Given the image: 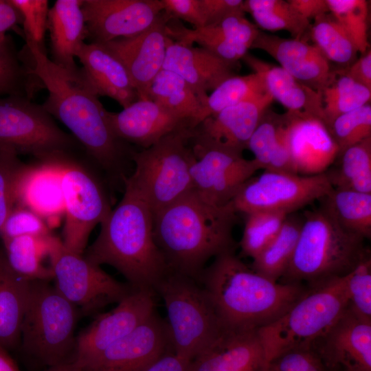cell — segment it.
<instances>
[{
    "label": "cell",
    "instance_id": "cell-1",
    "mask_svg": "<svg viewBox=\"0 0 371 371\" xmlns=\"http://www.w3.org/2000/svg\"><path fill=\"white\" fill-rule=\"evenodd\" d=\"M32 73L47 89L41 104L52 116L61 122L87 153L112 179L128 177L125 166L133 153L113 133L107 120V111L81 68L67 71L54 63L34 43L26 41Z\"/></svg>",
    "mask_w": 371,
    "mask_h": 371
},
{
    "label": "cell",
    "instance_id": "cell-2",
    "mask_svg": "<svg viewBox=\"0 0 371 371\" xmlns=\"http://www.w3.org/2000/svg\"><path fill=\"white\" fill-rule=\"evenodd\" d=\"M238 212L232 202L216 206L192 189L153 216V234L168 269L199 282L206 263L235 251Z\"/></svg>",
    "mask_w": 371,
    "mask_h": 371
},
{
    "label": "cell",
    "instance_id": "cell-3",
    "mask_svg": "<svg viewBox=\"0 0 371 371\" xmlns=\"http://www.w3.org/2000/svg\"><path fill=\"white\" fill-rule=\"evenodd\" d=\"M124 194L106 218L84 256L118 271L134 289H151L170 270L153 234V214L144 195L128 176Z\"/></svg>",
    "mask_w": 371,
    "mask_h": 371
},
{
    "label": "cell",
    "instance_id": "cell-4",
    "mask_svg": "<svg viewBox=\"0 0 371 371\" xmlns=\"http://www.w3.org/2000/svg\"><path fill=\"white\" fill-rule=\"evenodd\" d=\"M225 329L256 330L275 321L307 291L298 283L272 281L254 271L235 251L216 256L199 282Z\"/></svg>",
    "mask_w": 371,
    "mask_h": 371
},
{
    "label": "cell",
    "instance_id": "cell-5",
    "mask_svg": "<svg viewBox=\"0 0 371 371\" xmlns=\"http://www.w3.org/2000/svg\"><path fill=\"white\" fill-rule=\"evenodd\" d=\"M365 238L343 229L322 207L306 211L282 283L312 286L345 276L368 255Z\"/></svg>",
    "mask_w": 371,
    "mask_h": 371
},
{
    "label": "cell",
    "instance_id": "cell-6",
    "mask_svg": "<svg viewBox=\"0 0 371 371\" xmlns=\"http://www.w3.org/2000/svg\"><path fill=\"white\" fill-rule=\"evenodd\" d=\"M348 306L346 276L308 286L286 312L257 329L267 361L291 349L311 347Z\"/></svg>",
    "mask_w": 371,
    "mask_h": 371
},
{
    "label": "cell",
    "instance_id": "cell-7",
    "mask_svg": "<svg viewBox=\"0 0 371 371\" xmlns=\"http://www.w3.org/2000/svg\"><path fill=\"white\" fill-rule=\"evenodd\" d=\"M49 281H31L21 327L23 352L47 368L72 362L80 311Z\"/></svg>",
    "mask_w": 371,
    "mask_h": 371
},
{
    "label": "cell",
    "instance_id": "cell-8",
    "mask_svg": "<svg viewBox=\"0 0 371 371\" xmlns=\"http://www.w3.org/2000/svg\"><path fill=\"white\" fill-rule=\"evenodd\" d=\"M166 309V319L172 352L192 361L225 330L202 286L170 270L155 288Z\"/></svg>",
    "mask_w": 371,
    "mask_h": 371
},
{
    "label": "cell",
    "instance_id": "cell-9",
    "mask_svg": "<svg viewBox=\"0 0 371 371\" xmlns=\"http://www.w3.org/2000/svg\"><path fill=\"white\" fill-rule=\"evenodd\" d=\"M193 129L185 126L131 154L135 169L129 177L144 195L153 216L193 189Z\"/></svg>",
    "mask_w": 371,
    "mask_h": 371
},
{
    "label": "cell",
    "instance_id": "cell-10",
    "mask_svg": "<svg viewBox=\"0 0 371 371\" xmlns=\"http://www.w3.org/2000/svg\"><path fill=\"white\" fill-rule=\"evenodd\" d=\"M80 145L63 131L42 105L21 95L0 98V148L39 160L69 154Z\"/></svg>",
    "mask_w": 371,
    "mask_h": 371
},
{
    "label": "cell",
    "instance_id": "cell-11",
    "mask_svg": "<svg viewBox=\"0 0 371 371\" xmlns=\"http://www.w3.org/2000/svg\"><path fill=\"white\" fill-rule=\"evenodd\" d=\"M49 262L55 287L83 315H91L106 305L118 303L133 288L105 272L52 235Z\"/></svg>",
    "mask_w": 371,
    "mask_h": 371
},
{
    "label": "cell",
    "instance_id": "cell-12",
    "mask_svg": "<svg viewBox=\"0 0 371 371\" xmlns=\"http://www.w3.org/2000/svg\"><path fill=\"white\" fill-rule=\"evenodd\" d=\"M60 170L65 217L61 241L83 255L91 232L112 210L109 197L96 177L69 155L62 158Z\"/></svg>",
    "mask_w": 371,
    "mask_h": 371
},
{
    "label": "cell",
    "instance_id": "cell-13",
    "mask_svg": "<svg viewBox=\"0 0 371 371\" xmlns=\"http://www.w3.org/2000/svg\"><path fill=\"white\" fill-rule=\"evenodd\" d=\"M333 188L325 172L302 176L265 170L246 182L232 203L238 213L243 214L269 211L289 215L316 200H322Z\"/></svg>",
    "mask_w": 371,
    "mask_h": 371
},
{
    "label": "cell",
    "instance_id": "cell-14",
    "mask_svg": "<svg viewBox=\"0 0 371 371\" xmlns=\"http://www.w3.org/2000/svg\"><path fill=\"white\" fill-rule=\"evenodd\" d=\"M194 159L190 167L193 190L205 202L223 206L232 201L242 187L260 170L243 153L192 141Z\"/></svg>",
    "mask_w": 371,
    "mask_h": 371
},
{
    "label": "cell",
    "instance_id": "cell-15",
    "mask_svg": "<svg viewBox=\"0 0 371 371\" xmlns=\"http://www.w3.org/2000/svg\"><path fill=\"white\" fill-rule=\"evenodd\" d=\"M156 295L151 289H133L113 309L97 316L76 336L72 362L82 367L144 322L155 312Z\"/></svg>",
    "mask_w": 371,
    "mask_h": 371
},
{
    "label": "cell",
    "instance_id": "cell-16",
    "mask_svg": "<svg viewBox=\"0 0 371 371\" xmlns=\"http://www.w3.org/2000/svg\"><path fill=\"white\" fill-rule=\"evenodd\" d=\"M90 43L135 36L151 27L164 11L161 0H82Z\"/></svg>",
    "mask_w": 371,
    "mask_h": 371
},
{
    "label": "cell",
    "instance_id": "cell-17",
    "mask_svg": "<svg viewBox=\"0 0 371 371\" xmlns=\"http://www.w3.org/2000/svg\"><path fill=\"white\" fill-rule=\"evenodd\" d=\"M168 350L172 348L166 319L155 312L79 368L82 371H139Z\"/></svg>",
    "mask_w": 371,
    "mask_h": 371
},
{
    "label": "cell",
    "instance_id": "cell-18",
    "mask_svg": "<svg viewBox=\"0 0 371 371\" xmlns=\"http://www.w3.org/2000/svg\"><path fill=\"white\" fill-rule=\"evenodd\" d=\"M311 347L328 371H371V320L348 306Z\"/></svg>",
    "mask_w": 371,
    "mask_h": 371
},
{
    "label": "cell",
    "instance_id": "cell-19",
    "mask_svg": "<svg viewBox=\"0 0 371 371\" xmlns=\"http://www.w3.org/2000/svg\"><path fill=\"white\" fill-rule=\"evenodd\" d=\"M163 11L148 29L135 36L100 43L117 57L126 67L137 91L138 100L148 99L150 84L163 69L167 47V23Z\"/></svg>",
    "mask_w": 371,
    "mask_h": 371
},
{
    "label": "cell",
    "instance_id": "cell-20",
    "mask_svg": "<svg viewBox=\"0 0 371 371\" xmlns=\"http://www.w3.org/2000/svg\"><path fill=\"white\" fill-rule=\"evenodd\" d=\"M273 101L267 93L227 107L194 128L191 139L243 153Z\"/></svg>",
    "mask_w": 371,
    "mask_h": 371
},
{
    "label": "cell",
    "instance_id": "cell-21",
    "mask_svg": "<svg viewBox=\"0 0 371 371\" xmlns=\"http://www.w3.org/2000/svg\"><path fill=\"white\" fill-rule=\"evenodd\" d=\"M251 48L265 51L297 80L321 94L335 76L320 50L303 38H284L260 30Z\"/></svg>",
    "mask_w": 371,
    "mask_h": 371
},
{
    "label": "cell",
    "instance_id": "cell-22",
    "mask_svg": "<svg viewBox=\"0 0 371 371\" xmlns=\"http://www.w3.org/2000/svg\"><path fill=\"white\" fill-rule=\"evenodd\" d=\"M287 113L289 147L295 172L302 176L324 173L339 155L326 126L313 116Z\"/></svg>",
    "mask_w": 371,
    "mask_h": 371
},
{
    "label": "cell",
    "instance_id": "cell-23",
    "mask_svg": "<svg viewBox=\"0 0 371 371\" xmlns=\"http://www.w3.org/2000/svg\"><path fill=\"white\" fill-rule=\"evenodd\" d=\"M107 120L118 139L142 149L181 127L190 126V120L148 99L137 100L116 113L108 111Z\"/></svg>",
    "mask_w": 371,
    "mask_h": 371
},
{
    "label": "cell",
    "instance_id": "cell-24",
    "mask_svg": "<svg viewBox=\"0 0 371 371\" xmlns=\"http://www.w3.org/2000/svg\"><path fill=\"white\" fill-rule=\"evenodd\" d=\"M163 69L183 78L195 91L202 106L208 91L236 75L238 63L225 60L203 47H194L168 36Z\"/></svg>",
    "mask_w": 371,
    "mask_h": 371
},
{
    "label": "cell",
    "instance_id": "cell-25",
    "mask_svg": "<svg viewBox=\"0 0 371 371\" xmlns=\"http://www.w3.org/2000/svg\"><path fill=\"white\" fill-rule=\"evenodd\" d=\"M267 363L257 329H225L190 362L189 371H266Z\"/></svg>",
    "mask_w": 371,
    "mask_h": 371
},
{
    "label": "cell",
    "instance_id": "cell-26",
    "mask_svg": "<svg viewBox=\"0 0 371 371\" xmlns=\"http://www.w3.org/2000/svg\"><path fill=\"white\" fill-rule=\"evenodd\" d=\"M67 155L25 164L17 183L16 205L31 210L45 221L64 214L60 166Z\"/></svg>",
    "mask_w": 371,
    "mask_h": 371
},
{
    "label": "cell",
    "instance_id": "cell-27",
    "mask_svg": "<svg viewBox=\"0 0 371 371\" xmlns=\"http://www.w3.org/2000/svg\"><path fill=\"white\" fill-rule=\"evenodd\" d=\"M86 78L98 95L115 100L124 109L138 100L137 91L120 60L102 44L84 43L76 53Z\"/></svg>",
    "mask_w": 371,
    "mask_h": 371
},
{
    "label": "cell",
    "instance_id": "cell-28",
    "mask_svg": "<svg viewBox=\"0 0 371 371\" xmlns=\"http://www.w3.org/2000/svg\"><path fill=\"white\" fill-rule=\"evenodd\" d=\"M242 60L258 74L273 100L287 112L308 115L323 121L322 94L297 80L282 67L270 64L247 53Z\"/></svg>",
    "mask_w": 371,
    "mask_h": 371
},
{
    "label": "cell",
    "instance_id": "cell-29",
    "mask_svg": "<svg viewBox=\"0 0 371 371\" xmlns=\"http://www.w3.org/2000/svg\"><path fill=\"white\" fill-rule=\"evenodd\" d=\"M82 4V0H57L48 13L52 61L69 71L80 69L74 58L87 36Z\"/></svg>",
    "mask_w": 371,
    "mask_h": 371
},
{
    "label": "cell",
    "instance_id": "cell-30",
    "mask_svg": "<svg viewBox=\"0 0 371 371\" xmlns=\"http://www.w3.org/2000/svg\"><path fill=\"white\" fill-rule=\"evenodd\" d=\"M288 122L287 112L280 114L268 108L264 113L247 148L261 169L296 174L289 147Z\"/></svg>",
    "mask_w": 371,
    "mask_h": 371
},
{
    "label": "cell",
    "instance_id": "cell-31",
    "mask_svg": "<svg viewBox=\"0 0 371 371\" xmlns=\"http://www.w3.org/2000/svg\"><path fill=\"white\" fill-rule=\"evenodd\" d=\"M30 283L12 269L0 247V346L8 351L20 344Z\"/></svg>",
    "mask_w": 371,
    "mask_h": 371
},
{
    "label": "cell",
    "instance_id": "cell-32",
    "mask_svg": "<svg viewBox=\"0 0 371 371\" xmlns=\"http://www.w3.org/2000/svg\"><path fill=\"white\" fill-rule=\"evenodd\" d=\"M52 236H21L2 240L3 250L12 269L30 281L53 280L49 264Z\"/></svg>",
    "mask_w": 371,
    "mask_h": 371
},
{
    "label": "cell",
    "instance_id": "cell-33",
    "mask_svg": "<svg viewBox=\"0 0 371 371\" xmlns=\"http://www.w3.org/2000/svg\"><path fill=\"white\" fill-rule=\"evenodd\" d=\"M322 207L345 230L365 239L371 237V193L333 188Z\"/></svg>",
    "mask_w": 371,
    "mask_h": 371
},
{
    "label": "cell",
    "instance_id": "cell-34",
    "mask_svg": "<svg viewBox=\"0 0 371 371\" xmlns=\"http://www.w3.org/2000/svg\"><path fill=\"white\" fill-rule=\"evenodd\" d=\"M148 99L190 120V126L201 109L190 85L177 74L164 69L152 81Z\"/></svg>",
    "mask_w": 371,
    "mask_h": 371
},
{
    "label": "cell",
    "instance_id": "cell-35",
    "mask_svg": "<svg viewBox=\"0 0 371 371\" xmlns=\"http://www.w3.org/2000/svg\"><path fill=\"white\" fill-rule=\"evenodd\" d=\"M302 221L290 214L275 238L253 259L251 268L268 279L278 282L291 260Z\"/></svg>",
    "mask_w": 371,
    "mask_h": 371
},
{
    "label": "cell",
    "instance_id": "cell-36",
    "mask_svg": "<svg viewBox=\"0 0 371 371\" xmlns=\"http://www.w3.org/2000/svg\"><path fill=\"white\" fill-rule=\"evenodd\" d=\"M340 165L326 171L333 188L371 193V137L346 149Z\"/></svg>",
    "mask_w": 371,
    "mask_h": 371
},
{
    "label": "cell",
    "instance_id": "cell-37",
    "mask_svg": "<svg viewBox=\"0 0 371 371\" xmlns=\"http://www.w3.org/2000/svg\"><path fill=\"white\" fill-rule=\"evenodd\" d=\"M267 93L262 78L256 73L231 76L218 85L202 104L191 127L195 128L208 117L245 100Z\"/></svg>",
    "mask_w": 371,
    "mask_h": 371
},
{
    "label": "cell",
    "instance_id": "cell-38",
    "mask_svg": "<svg viewBox=\"0 0 371 371\" xmlns=\"http://www.w3.org/2000/svg\"><path fill=\"white\" fill-rule=\"evenodd\" d=\"M243 10L258 26L270 31L285 30L295 38H303L310 28L309 20L284 0H245Z\"/></svg>",
    "mask_w": 371,
    "mask_h": 371
},
{
    "label": "cell",
    "instance_id": "cell-39",
    "mask_svg": "<svg viewBox=\"0 0 371 371\" xmlns=\"http://www.w3.org/2000/svg\"><path fill=\"white\" fill-rule=\"evenodd\" d=\"M309 30L314 45L328 61L347 67L357 59L353 41L331 13L314 19Z\"/></svg>",
    "mask_w": 371,
    "mask_h": 371
},
{
    "label": "cell",
    "instance_id": "cell-40",
    "mask_svg": "<svg viewBox=\"0 0 371 371\" xmlns=\"http://www.w3.org/2000/svg\"><path fill=\"white\" fill-rule=\"evenodd\" d=\"M333 81L322 92L323 122L328 129L339 116L370 101L371 90L335 70Z\"/></svg>",
    "mask_w": 371,
    "mask_h": 371
},
{
    "label": "cell",
    "instance_id": "cell-41",
    "mask_svg": "<svg viewBox=\"0 0 371 371\" xmlns=\"http://www.w3.org/2000/svg\"><path fill=\"white\" fill-rule=\"evenodd\" d=\"M32 77L36 78L32 69L21 60L11 38L1 36L0 98L21 95L30 98L34 88L30 85Z\"/></svg>",
    "mask_w": 371,
    "mask_h": 371
},
{
    "label": "cell",
    "instance_id": "cell-42",
    "mask_svg": "<svg viewBox=\"0 0 371 371\" xmlns=\"http://www.w3.org/2000/svg\"><path fill=\"white\" fill-rule=\"evenodd\" d=\"M287 216L284 213L269 211L245 214L239 243L241 254L252 259L256 258L275 238Z\"/></svg>",
    "mask_w": 371,
    "mask_h": 371
},
{
    "label": "cell",
    "instance_id": "cell-43",
    "mask_svg": "<svg viewBox=\"0 0 371 371\" xmlns=\"http://www.w3.org/2000/svg\"><path fill=\"white\" fill-rule=\"evenodd\" d=\"M329 12L344 27L361 54L370 49L368 5L365 0H326Z\"/></svg>",
    "mask_w": 371,
    "mask_h": 371
},
{
    "label": "cell",
    "instance_id": "cell-44",
    "mask_svg": "<svg viewBox=\"0 0 371 371\" xmlns=\"http://www.w3.org/2000/svg\"><path fill=\"white\" fill-rule=\"evenodd\" d=\"M328 131L338 146V156L348 148L370 137V104H366L337 117L329 126Z\"/></svg>",
    "mask_w": 371,
    "mask_h": 371
},
{
    "label": "cell",
    "instance_id": "cell-45",
    "mask_svg": "<svg viewBox=\"0 0 371 371\" xmlns=\"http://www.w3.org/2000/svg\"><path fill=\"white\" fill-rule=\"evenodd\" d=\"M25 166L14 150L0 148V230L16 205L17 183Z\"/></svg>",
    "mask_w": 371,
    "mask_h": 371
},
{
    "label": "cell",
    "instance_id": "cell-46",
    "mask_svg": "<svg viewBox=\"0 0 371 371\" xmlns=\"http://www.w3.org/2000/svg\"><path fill=\"white\" fill-rule=\"evenodd\" d=\"M348 307L359 317L371 320V257L366 256L346 275Z\"/></svg>",
    "mask_w": 371,
    "mask_h": 371
},
{
    "label": "cell",
    "instance_id": "cell-47",
    "mask_svg": "<svg viewBox=\"0 0 371 371\" xmlns=\"http://www.w3.org/2000/svg\"><path fill=\"white\" fill-rule=\"evenodd\" d=\"M22 17L26 41L34 43L43 52L47 27L49 1L47 0H10Z\"/></svg>",
    "mask_w": 371,
    "mask_h": 371
},
{
    "label": "cell",
    "instance_id": "cell-48",
    "mask_svg": "<svg viewBox=\"0 0 371 371\" xmlns=\"http://www.w3.org/2000/svg\"><path fill=\"white\" fill-rule=\"evenodd\" d=\"M50 234V227L43 218L19 205L12 209L0 230L1 240L21 236L41 237Z\"/></svg>",
    "mask_w": 371,
    "mask_h": 371
},
{
    "label": "cell",
    "instance_id": "cell-49",
    "mask_svg": "<svg viewBox=\"0 0 371 371\" xmlns=\"http://www.w3.org/2000/svg\"><path fill=\"white\" fill-rule=\"evenodd\" d=\"M266 371H328L312 347L285 351L267 363Z\"/></svg>",
    "mask_w": 371,
    "mask_h": 371
},
{
    "label": "cell",
    "instance_id": "cell-50",
    "mask_svg": "<svg viewBox=\"0 0 371 371\" xmlns=\"http://www.w3.org/2000/svg\"><path fill=\"white\" fill-rule=\"evenodd\" d=\"M164 12L170 19H181L200 28L205 25L201 0H161Z\"/></svg>",
    "mask_w": 371,
    "mask_h": 371
},
{
    "label": "cell",
    "instance_id": "cell-51",
    "mask_svg": "<svg viewBox=\"0 0 371 371\" xmlns=\"http://www.w3.org/2000/svg\"><path fill=\"white\" fill-rule=\"evenodd\" d=\"M243 3V0H201L205 26L214 24L234 13L244 12Z\"/></svg>",
    "mask_w": 371,
    "mask_h": 371
},
{
    "label": "cell",
    "instance_id": "cell-52",
    "mask_svg": "<svg viewBox=\"0 0 371 371\" xmlns=\"http://www.w3.org/2000/svg\"><path fill=\"white\" fill-rule=\"evenodd\" d=\"M339 71L371 90V51L368 49L366 53L357 58L353 63L346 69Z\"/></svg>",
    "mask_w": 371,
    "mask_h": 371
},
{
    "label": "cell",
    "instance_id": "cell-53",
    "mask_svg": "<svg viewBox=\"0 0 371 371\" xmlns=\"http://www.w3.org/2000/svg\"><path fill=\"white\" fill-rule=\"evenodd\" d=\"M188 361L168 350L139 371H189Z\"/></svg>",
    "mask_w": 371,
    "mask_h": 371
},
{
    "label": "cell",
    "instance_id": "cell-54",
    "mask_svg": "<svg viewBox=\"0 0 371 371\" xmlns=\"http://www.w3.org/2000/svg\"><path fill=\"white\" fill-rule=\"evenodd\" d=\"M288 2L308 20L330 12L326 0H289Z\"/></svg>",
    "mask_w": 371,
    "mask_h": 371
},
{
    "label": "cell",
    "instance_id": "cell-55",
    "mask_svg": "<svg viewBox=\"0 0 371 371\" xmlns=\"http://www.w3.org/2000/svg\"><path fill=\"white\" fill-rule=\"evenodd\" d=\"M17 23H22V17L10 0H0V36Z\"/></svg>",
    "mask_w": 371,
    "mask_h": 371
},
{
    "label": "cell",
    "instance_id": "cell-56",
    "mask_svg": "<svg viewBox=\"0 0 371 371\" xmlns=\"http://www.w3.org/2000/svg\"><path fill=\"white\" fill-rule=\"evenodd\" d=\"M0 371H20L8 350L0 346Z\"/></svg>",
    "mask_w": 371,
    "mask_h": 371
},
{
    "label": "cell",
    "instance_id": "cell-57",
    "mask_svg": "<svg viewBox=\"0 0 371 371\" xmlns=\"http://www.w3.org/2000/svg\"><path fill=\"white\" fill-rule=\"evenodd\" d=\"M45 371H82L78 366L73 362L63 363L47 368Z\"/></svg>",
    "mask_w": 371,
    "mask_h": 371
},
{
    "label": "cell",
    "instance_id": "cell-58",
    "mask_svg": "<svg viewBox=\"0 0 371 371\" xmlns=\"http://www.w3.org/2000/svg\"><path fill=\"white\" fill-rule=\"evenodd\" d=\"M345 371H355V370H345Z\"/></svg>",
    "mask_w": 371,
    "mask_h": 371
}]
</instances>
